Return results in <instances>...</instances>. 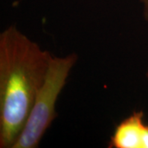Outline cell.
Masks as SVG:
<instances>
[{"instance_id": "obj_1", "label": "cell", "mask_w": 148, "mask_h": 148, "mask_svg": "<svg viewBox=\"0 0 148 148\" xmlns=\"http://www.w3.org/2000/svg\"><path fill=\"white\" fill-rule=\"evenodd\" d=\"M53 56L16 27L0 34V147L12 148Z\"/></svg>"}, {"instance_id": "obj_2", "label": "cell", "mask_w": 148, "mask_h": 148, "mask_svg": "<svg viewBox=\"0 0 148 148\" xmlns=\"http://www.w3.org/2000/svg\"><path fill=\"white\" fill-rule=\"evenodd\" d=\"M77 60L75 53L53 57L45 78L37 91L32 110L12 148H36L57 116L55 106L71 69Z\"/></svg>"}, {"instance_id": "obj_3", "label": "cell", "mask_w": 148, "mask_h": 148, "mask_svg": "<svg viewBox=\"0 0 148 148\" xmlns=\"http://www.w3.org/2000/svg\"><path fill=\"white\" fill-rule=\"evenodd\" d=\"M143 111H134L115 127L109 143L110 148H143L146 124Z\"/></svg>"}, {"instance_id": "obj_4", "label": "cell", "mask_w": 148, "mask_h": 148, "mask_svg": "<svg viewBox=\"0 0 148 148\" xmlns=\"http://www.w3.org/2000/svg\"><path fill=\"white\" fill-rule=\"evenodd\" d=\"M143 148H148V125H146L143 132Z\"/></svg>"}, {"instance_id": "obj_5", "label": "cell", "mask_w": 148, "mask_h": 148, "mask_svg": "<svg viewBox=\"0 0 148 148\" xmlns=\"http://www.w3.org/2000/svg\"><path fill=\"white\" fill-rule=\"evenodd\" d=\"M144 8V16L146 20L148 21V0H141Z\"/></svg>"}, {"instance_id": "obj_6", "label": "cell", "mask_w": 148, "mask_h": 148, "mask_svg": "<svg viewBox=\"0 0 148 148\" xmlns=\"http://www.w3.org/2000/svg\"><path fill=\"white\" fill-rule=\"evenodd\" d=\"M146 75H147V79H148V68H147V73H146Z\"/></svg>"}]
</instances>
